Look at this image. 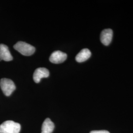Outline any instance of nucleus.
I'll use <instances>...</instances> for the list:
<instances>
[{"label":"nucleus","mask_w":133,"mask_h":133,"mask_svg":"<svg viewBox=\"0 0 133 133\" xmlns=\"http://www.w3.org/2000/svg\"><path fill=\"white\" fill-rule=\"evenodd\" d=\"M21 129L20 124L12 120H7L0 125V133H19Z\"/></svg>","instance_id":"1"},{"label":"nucleus","mask_w":133,"mask_h":133,"mask_svg":"<svg viewBox=\"0 0 133 133\" xmlns=\"http://www.w3.org/2000/svg\"><path fill=\"white\" fill-rule=\"evenodd\" d=\"M14 48L22 55L24 56H31L35 52V48L33 46L23 42H18L16 43Z\"/></svg>","instance_id":"2"},{"label":"nucleus","mask_w":133,"mask_h":133,"mask_svg":"<svg viewBox=\"0 0 133 133\" xmlns=\"http://www.w3.org/2000/svg\"><path fill=\"white\" fill-rule=\"evenodd\" d=\"M0 87L6 96H10L16 89L14 82L11 79L5 78L1 79Z\"/></svg>","instance_id":"3"},{"label":"nucleus","mask_w":133,"mask_h":133,"mask_svg":"<svg viewBox=\"0 0 133 133\" xmlns=\"http://www.w3.org/2000/svg\"><path fill=\"white\" fill-rule=\"evenodd\" d=\"M113 37V31L110 29H104L101 34L100 40L104 45L108 46L111 42Z\"/></svg>","instance_id":"4"},{"label":"nucleus","mask_w":133,"mask_h":133,"mask_svg":"<svg viewBox=\"0 0 133 133\" xmlns=\"http://www.w3.org/2000/svg\"><path fill=\"white\" fill-rule=\"evenodd\" d=\"M66 53L61 51H55L51 54L49 58L50 61L54 64H60L64 62L66 59Z\"/></svg>","instance_id":"5"},{"label":"nucleus","mask_w":133,"mask_h":133,"mask_svg":"<svg viewBox=\"0 0 133 133\" xmlns=\"http://www.w3.org/2000/svg\"><path fill=\"white\" fill-rule=\"evenodd\" d=\"M49 76V72L47 69L45 68H39L37 69L33 74L34 81L38 83L42 78H46Z\"/></svg>","instance_id":"6"},{"label":"nucleus","mask_w":133,"mask_h":133,"mask_svg":"<svg viewBox=\"0 0 133 133\" xmlns=\"http://www.w3.org/2000/svg\"><path fill=\"white\" fill-rule=\"evenodd\" d=\"M13 57L11 55L9 48L5 44H0V61L4 60L8 62L12 60Z\"/></svg>","instance_id":"7"},{"label":"nucleus","mask_w":133,"mask_h":133,"mask_svg":"<svg viewBox=\"0 0 133 133\" xmlns=\"http://www.w3.org/2000/svg\"><path fill=\"white\" fill-rule=\"evenodd\" d=\"M91 56L90 51L87 49L84 48L81 50L76 57V60L78 63L85 62Z\"/></svg>","instance_id":"8"},{"label":"nucleus","mask_w":133,"mask_h":133,"mask_svg":"<svg viewBox=\"0 0 133 133\" xmlns=\"http://www.w3.org/2000/svg\"><path fill=\"white\" fill-rule=\"evenodd\" d=\"M54 129V124L49 118L45 119L42 127V133H52Z\"/></svg>","instance_id":"9"},{"label":"nucleus","mask_w":133,"mask_h":133,"mask_svg":"<svg viewBox=\"0 0 133 133\" xmlns=\"http://www.w3.org/2000/svg\"><path fill=\"white\" fill-rule=\"evenodd\" d=\"M90 133H110L107 130H96L92 131Z\"/></svg>","instance_id":"10"}]
</instances>
